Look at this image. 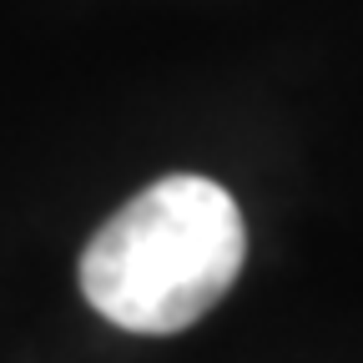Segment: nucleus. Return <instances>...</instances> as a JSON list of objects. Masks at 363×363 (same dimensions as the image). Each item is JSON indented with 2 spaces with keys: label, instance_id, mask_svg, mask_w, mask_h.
<instances>
[{
  "label": "nucleus",
  "instance_id": "obj_1",
  "mask_svg": "<svg viewBox=\"0 0 363 363\" xmlns=\"http://www.w3.org/2000/svg\"><path fill=\"white\" fill-rule=\"evenodd\" d=\"M247 227L207 177H162L81 252V293L126 333H182L238 283Z\"/></svg>",
  "mask_w": 363,
  "mask_h": 363
}]
</instances>
